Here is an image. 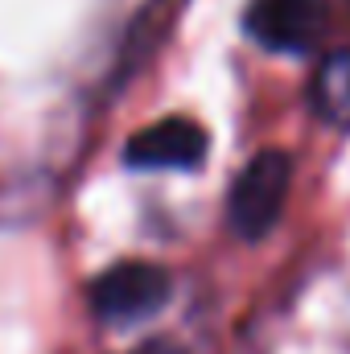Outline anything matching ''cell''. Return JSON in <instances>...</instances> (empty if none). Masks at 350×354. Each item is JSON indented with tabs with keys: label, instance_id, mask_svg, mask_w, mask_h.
<instances>
[{
	"label": "cell",
	"instance_id": "cell-1",
	"mask_svg": "<svg viewBox=\"0 0 350 354\" xmlns=\"http://www.w3.org/2000/svg\"><path fill=\"white\" fill-rule=\"evenodd\" d=\"M288 185H293V161H288V153H280V149L256 153L239 169V177L231 181L227 227L239 239H248V243L264 239L276 227V218H280V210L288 202Z\"/></svg>",
	"mask_w": 350,
	"mask_h": 354
},
{
	"label": "cell",
	"instance_id": "cell-2",
	"mask_svg": "<svg viewBox=\"0 0 350 354\" xmlns=\"http://www.w3.org/2000/svg\"><path fill=\"white\" fill-rule=\"evenodd\" d=\"M174 292V280L161 264H149V260H124V264H111L107 272H99L87 288L91 313L107 326H136L153 313L165 309Z\"/></svg>",
	"mask_w": 350,
	"mask_h": 354
},
{
	"label": "cell",
	"instance_id": "cell-3",
	"mask_svg": "<svg viewBox=\"0 0 350 354\" xmlns=\"http://www.w3.org/2000/svg\"><path fill=\"white\" fill-rule=\"evenodd\" d=\"M326 0H252L243 29L272 54H309L326 33Z\"/></svg>",
	"mask_w": 350,
	"mask_h": 354
},
{
	"label": "cell",
	"instance_id": "cell-4",
	"mask_svg": "<svg viewBox=\"0 0 350 354\" xmlns=\"http://www.w3.org/2000/svg\"><path fill=\"white\" fill-rule=\"evenodd\" d=\"M210 136L202 124L185 115H165L149 128H140L124 145V165L128 169H198L206 161Z\"/></svg>",
	"mask_w": 350,
	"mask_h": 354
},
{
	"label": "cell",
	"instance_id": "cell-5",
	"mask_svg": "<svg viewBox=\"0 0 350 354\" xmlns=\"http://www.w3.org/2000/svg\"><path fill=\"white\" fill-rule=\"evenodd\" d=\"M313 111L350 132V50H334L313 75Z\"/></svg>",
	"mask_w": 350,
	"mask_h": 354
},
{
	"label": "cell",
	"instance_id": "cell-6",
	"mask_svg": "<svg viewBox=\"0 0 350 354\" xmlns=\"http://www.w3.org/2000/svg\"><path fill=\"white\" fill-rule=\"evenodd\" d=\"M132 354H185L177 342H169V338H153V342H145L140 351H132Z\"/></svg>",
	"mask_w": 350,
	"mask_h": 354
}]
</instances>
